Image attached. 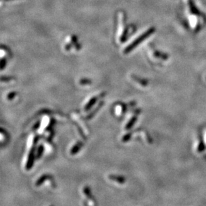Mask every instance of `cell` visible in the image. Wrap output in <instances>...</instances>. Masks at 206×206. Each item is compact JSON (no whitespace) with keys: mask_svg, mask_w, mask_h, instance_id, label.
I'll list each match as a JSON object with an SVG mask.
<instances>
[{"mask_svg":"<svg viewBox=\"0 0 206 206\" xmlns=\"http://www.w3.org/2000/svg\"><path fill=\"white\" fill-rule=\"evenodd\" d=\"M154 31H155V29L153 28H151L148 29V31H146L145 33L141 34L140 37H138V38H136L135 40L132 42V43H131L130 45H129L127 48L125 49V50H124V53H130L131 50H133L134 48L137 47L138 45L140 44L143 40H145L146 38H148V37H150L151 34H153V32Z\"/></svg>","mask_w":206,"mask_h":206,"instance_id":"1","label":"cell"},{"mask_svg":"<svg viewBox=\"0 0 206 206\" xmlns=\"http://www.w3.org/2000/svg\"><path fill=\"white\" fill-rule=\"evenodd\" d=\"M34 160H35V147L33 146L32 148L31 149L30 151H29V153L28 155V162H27L26 166V168L27 170H29L32 167H33Z\"/></svg>","mask_w":206,"mask_h":206,"instance_id":"2","label":"cell"},{"mask_svg":"<svg viewBox=\"0 0 206 206\" xmlns=\"http://www.w3.org/2000/svg\"><path fill=\"white\" fill-rule=\"evenodd\" d=\"M109 178H110L111 180L115 181V182H117L120 183H124L125 182V178L123 176H121V175H111L109 176Z\"/></svg>","mask_w":206,"mask_h":206,"instance_id":"3","label":"cell"},{"mask_svg":"<svg viewBox=\"0 0 206 206\" xmlns=\"http://www.w3.org/2000/svg\"><path fill=\"white\" fill-rule=\"evenodd\" d=\"M98 100V97H93V98H91V100L88 101V103L86 104V105L85 107V110L88 111L90 110V109L93 106L94 104L97 102Z\"/></svg>","mask_w":206,"mask_h":206,"instance_id":"4","label":"cell"},{"mask_svg":"<svg viewBox=\"0 0 206 206\" xmlns=\"http://www.w3.org/2000/svg\"><path fill=\"white\" fill-rule=\"evenodd\" d=\"M82 145H83V143H81V141H78V142L75 145H73V148H71V151H70L71 154V155L76 154V153L79 151V150H80L81 148L82 147Z\"/></svg>","mask_w":206,"mask_h":206,"instance_id":"5","label":"cell"},{"mask_svg":"<svg viewBox=\"0 0 206 206\" xmlns=\"http://www.w3.org/2000/svg\"><path fill=\"white\" fill-rule=\"evenodd\" d=\"M48 178H49V175H48L45 174V175H41V177L38 179V180L37 181V182L36 183V186L41 185L42 183L45 182V181H46V180H48Z\"/></svg>","mask_w":206,"mask_h":206,"instance_id":"6","label":"cell"},{"mask_svg":"<svg viewBox=\"0 0 206 206\" xmlns=\"http://www.w3.org/2000/svg\"><path fill=\"white\" fill-rule=\"evenodd\" d=\"M136 121V118L133 117L130 120V121H129V122L126 124L125 125V129L126 130H130L131 128H132V126L134 125V123H135Z\"/></svg>","mask_w":206,"mask_h":206,"instance_id":"7","label":"cell"},{"mask_svg":"<svg viewBox=\"0 0 206 206\" xmlns=\"http://www.w3.org/2000/svg\"><path fill=\"white\" fill-rule=\"evenodd\" d=\"M43 150H44L43 145H39V148H38V150H37V154H36V158H37L39 159L41 157L42 154H43Z\"/></svg>","mask_w":206,"mask_h":206,"instance_id":"8","label":"cell"},{"mask_svg":"<svg viewBox=\"0 0 206 206\" xmlns=\"http://www.w3.org/2000/svg\"><path fill=\"white\" fill-rule=\"evenodd\" d=\"M103 101H101V102L100 103V104H99V105L98 106V108H96L95 110H94V111H92V112H91L90 114H89V115L88 116V118H87L89 119V118H92L93 116L94 115H95V113L97 112V111H98L99 109H100V108H101V106H102V105H103Z\"/></svg>","mask_w":206,"mask_h":206,"instance_id":"9","label":"cell"},{"mask_svg":"<svg viewBox=\"0 0 206 206\" xmlns=\"http://www.w3.org/2000/svg\"><path fill=\"white\" fill-rule=\"evenodd\" d=\"M79 83H80L81 85H82V86L89 85V84H91V81L89 80V79H81L80 81H79Z\"/></svg>","mask_w":206,"mask_h":206,"instance_id":"10","label":"cell"},{"mask_svg":"<svg viewBox=\"0 0 206 206\" xmlns=\"http://www.w3.org/2000/svg\"><path fill=\"white\" fill-rule=\"evenodd\" d=\"M83 192L87 196H88V197H90V195H91V191H90V190H89V188L88 187H84Z\"/></svg>","mask_w":206,"mask_h":206,"instance_id":"11","label":"cell"},{"mask_svg":"<svg viewBox=\"0 0 206 206\" xmlns=\"http://www.w3.org/2000/svg\"><path fill=\"white\" fill-rule=\"evenodd\" d=\"M131 138V133H127L126 135L123 136V138H122V141L123 142H126L128 140H130Z\"/></svg>","mask_w":206,"mask_h":206,"instance_id":"12","label":"cell"},{"mask_svg":"<svg viewBox=\"0 0 206 206\" xmlns=\"http://www.w3.org/2000/svg\"><path fill=\"white\" fill-rule=\"evenodd\" d=\"M6 66V59L2 58L1 61V70H3Z\"/></svg>","mask_w":206,"mask_h":206,"instance_id":"13","label":"cell"},{"mask_svg":"<svg viewBox=\"0 0 206 206\" xmlns=\"http://www.w3.org/2000/svg\"><path fill=\"white\" fill-rule=\"evenodd\" d=\"M16 95V93L15 92V91H13V92H11L8 94V96H7V99H8L9 100H11L12 99H13L15 96Z\"/></svg>","mask_w":206,"mask_h":206,"instance_id":"14","label":"cell"},{"mask_svg":"<svg viewBox=\"0 0 206 206\" xmlns=\"http://www.w3.org/2000/svg\"><path fill=\"white\" fill-rule=\"evenodd\" d=\"M1 79V81H8L9 80H11V79H12V78L9 76H2Z\"/></svg>","mask_w":206,"mask_h":206,"instance_id":"15","label":"cell"},{"mask_svg":"<svg viewBox=\"0 0 206 206\" xmlns=\"http://www.w3.org/2000/svg\"><path fill=\"white\" fill-rule=\"evenodd\" d=\"M39 125H40V121H39L38 123H37L36 125H35V127L34 128V129H35V130H36V129H38L39 128Z\"/></svg>","mask_w":206,"mask_h":206,"instance_id":"16","label":"cell"},{"mask_svg":"<svg viewBox=\"0 0 206 206\" xmlns=\"http://www.w3.org/2000/svg\"><path fill=\"white\" fill-rule=\"evenodd\" d=\"M6 1H10V0H6Z\"/></svg>","mask_w":206,"mask_h":206,"instance_id":"17","label":"cell"}]
</instances>
